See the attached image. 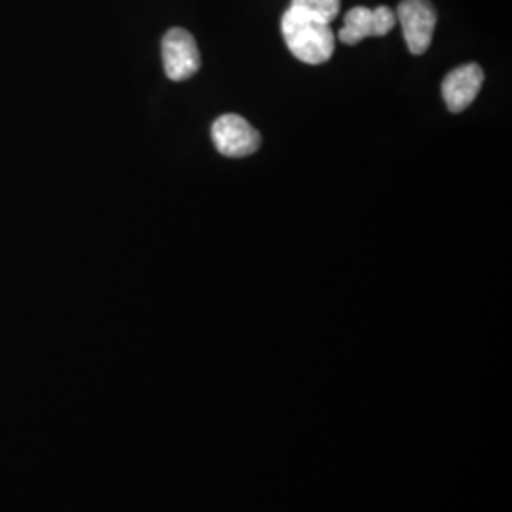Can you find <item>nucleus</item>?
Listing matches in <instances>:
<instances>
[{
  "label": "nucleus",
  "mask_w": 512,
  "mask_h": 512,
  "mask_svg": "<svg viewBox=\"0 0 512 512\" xmlns=\"http://www.w3.org/2000/svg\"><path fill=\"white\" fill-rule=\"evenodd\" d=\"M368 37H372V10L365 6H355L346 14L344 27L338 33V38L344 44L353 46Z\"/></svg>",
  "instance_id": "423d86ee"
},
{
  "label": "nucleus",
  "mask_w": 512,
  "mask_h": 512,
  "mask_svg": "<svg viewBox=\"0 0 512 512\" xmlns=\"http://www.w3.org/2000/svg\"><path fill=\"white\" fill-rule=\"evenodd\" d=\"M162 59L167 78L183 82L192 78L202 67V55L194 37L186 29H171L162 40Z\"/></svg>",
  "instance_id": "f03ea898"
},
{
  "label": "nucleus",
  "mask_w": 512,
  "mask_h": 512,
  "mask_svg": "<svg viewBox=\"0 0 512 512\" xmlns=\"http://www.w3.org/2000/svg\"><path fill=\"white\" fill-rule=\"evenodd\" d=\"M213 143L226 158H245L260 148V133L239 114H222L211 129Z\"/></svg>",
  "instance_id": "20e7f679"
},
{
  "label": "nucleus",
  "mask_w": 512,
  "mask_h": 512,
  "mask_svg": "<svg viewBox=\"0 0 512 512\" xmlns=\"http://www.w3.org/2000/svg\"><path fill=\"white\" fill-rule=\"evenodd\" d=\"M410 54H425L433 42L437 12L429 0H403L395 12Z\"/></svg>",
  "instance_id": "7ed1b4c3"
},
{
  "label": "nucleus",
  "mask_w": 512,
  "mask_h": 512,
  "mask_svg": "<svg viewBox=\"0 0 512 512\" xmlns=\"http://www.w3.org/2000/svg\"><path fill=\"white\" fill-rule=\"evenodd\" d=\"M484 71L476 65L469 63L454 69L442 82V95L452 112H463L476 99L482 88Z\"/></svg>",
  "instance_id": "39448f33"
},
{
  "label": "nucleus",
  "mask_w": 512,
  "mask_h": 512,
  "mask_svg": "<svg viewBox=\"0 0 512 512\" xmlns=\"http://www.w3.org/2000/svg\"><path fill=\"white\" fill-rule=\"evenodd\" d=\"M281 31L291 54L308 65H321L334 54L336 38L330 23L304 10L291 6L281 19Z\"/></svg>",
  "instance_id": "f257e3e1"
},
{
  "label": "nucleus",
  "mask_w": 512,
  "mask_h": 512,
  "mask_svg": "<svg viewBox=\"0 0 512 512\" xmlns=\"http://www.w3.org/2000/svg\"><path fill=\"white\" fill-rule=\"evenodd\" d=\"M340 2L342 0H293L294 8L304 10L306 14L323 19L325 23H330L338 18L340 12Z\"/></svg>",
  "instance_id": "0eeeda50"
},
{
  "label": "nucleus",
  "mask_w": 512,
  "mask_h": 512,
  "mask_svg": "<svg viewBox=\"0 0 512 512\" xmlns=\"http://www.w3.org/2000/svg\"><path fill=\"white\" fill-rule=\"evenodd\" d=\"M397 23V16L391 8L378 6L372 10V37H384Z\"/></svg>",
  "instance_id": "6e6552de"
}]
</instances>
